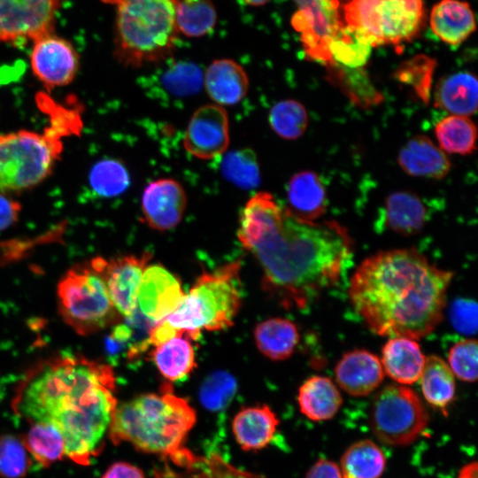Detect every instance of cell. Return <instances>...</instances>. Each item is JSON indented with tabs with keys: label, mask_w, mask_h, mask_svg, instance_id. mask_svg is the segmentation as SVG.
<instances>
[{
	"label": "cell",
	"mask_w": 478,
	"mask_h": 478,
	"mask_svg": "<svg viewBox=\"0 0 478 478\" xmlns=\"http://www.w3.org/2000/svg\"><path fill=\"white\" fill-rule=\"evenodd\" d=\"M237 237L258 262L263 289L286 309L305 308L334 286L353 247L336 221L300 220L270 197L247 201Z\"/></svg>",
	"instance_id": "6da1fadb"
},
{
	"label": "cell",
	"mask_w": 478,
	"mask_h": 478,
	"mask_svg": "<svg viewBox=\"0 0 478 478\" xmlns=\"http://www.w3.org/2000/svg\"><path fill=\"white\" fill-rule=\"evenodd\" d=\"M111 366L80 355L39 362L26 375L15 398L31 423L53 425L64 438L66 457L87 465L99 451L118 405Z\"/></svg>",
	"instance_id": "7a4b0ae2"
},
{
	"label": "cell",
	"mask_w": 478,
	"mask_h": 478,
	"mask_svg": "<svg viewBox=\"0 0 478 478\" xmlns=\"http://www.w3.org/2000/svg\"><path fill=\"white\" fill-rule=\"evenodd\" d=\"M452 276L413 249L381 251L358 266L349 296L374 333L417 340L442 320Z\"/></svg>",
	"instance_id": "3957f363"
},
{
	"label": "cell",
	"mask_w": 478,
	"mask_h": 478,
	"mask_svg": "<svg viewBox=\"0 0 478 478\" xmlns=\"http://www.w3.org/2000/svg\"><path fill=\"white\" fill-rule=\"evenodd\" d=\"M38 103L48 116L41 132L0 134V191L19 192L42 182L60 158L64 139L81 129V107L74 98L58 104L41 94Z\"/></svg>",
	"instance_id": "277c9868"
},
{
	"label": "cell",
	"mask_w": 478,
	"mask_h": 478,
	"mask_svg": "<svg viewBox=\"0 0 478 478\" xmlns=\"http://www.w3.org/2000/svg\"><path fill=\"white\" fill-rule=\"evenodd\" d=\"M196 420L189 403L166 387L161 394H142L117 405L108 434L114 443L124 442L143 452L172 455L181 450Z\"/></svg>",
	"instance_id": "5b68a950"
},
{
	"label": "cell",
	"mask_w": 478,
	"mask_h": 478,
	"mask_svg": "<svg viewBox=\"0 0 478 478\" xmlns=\"http://www.w3.org/2000/svg\"><path fill=\"white\" fill-rule=\"evenodd\" d=\"M115 7L114 56L127 67L166 60L178 37L179 0H102Z\"/></svg>",
	"instance_id": "8992f818"
},
{
	"label": "cell",
	"mask_w": 478,
	"mask_h": 478,
	"mask_svg": "<svg viewBox=\"0 0 478 478\" xmlns=\"http://www.w3.org/2000/svg\"><path fill=\"white\" fill-rule=\"evenodd\" d=\"M240 262L235 261L212 273H203L188 295L166 320L193 340L201 330L217 331L234 324L242 305Z\"/></svg>",
	"instance_id": "52a82bcc"
},
{
	"label": "cell",
	"mask_w": 478,
	"mask_h": 478,
	"mask_svg": "<svg viewBox=\"0 0 478 478\" xmlns=\"http://www.w3.org/2000/svg\"><path fill=\"white\" fill-rule=\"evenodd\" d=\"M63 320L80 335H89L120 322L105 284L90 264L74 266L57 286Z\"/></svg>",
	"instance_id": "ba28073f"
},
{
	"label": "cell",
	"mask_w": 478,
	"mask_h": 478,
	"mask_svg": "<svg viewBox=\"0 0 478 478\" xmlns=\"http://www.w3.org/2000/svg\"><path fill=\"white\" fill-rule=\"evenodd\" d=\"M343 14L345 25L363 34L374 47L397 46L420 34L424 0H349Z\"/></svg>",
	"instance_id": "9c48e42d"
},
{
	"label": "cell",
	"mask_w": 478,
	"mask_h": 478,
	"mask_svg": "<svg viewBox=\"0 0 478 478\" xmlns=\"http://www.w3.org/2000/svg\"><path fill=\"white\" fill-rule=\"evenodd\" d=\"M428 420L419 396L400 384L388 385L375 396L369 416L375 437L389 446L413 443L427 428Z\"/></svg>",
	"instance_id": "30bf717a"
},
{
	"label": "cell",
	"mask_w": 478,
	"mask_h": 478,
	"mask_svg": "<svg viewBox=\"0 0 478 478\" xmlns=\"http://www.w3.org/2000/svg\"><path fill=\"white\" fill-rule=\"evenodd\" d=\"M297 11L291 24L300 34L305 55L312 60L330 66L328 45L345 26L343 8L335 0H294Z\"/></svg>",
	"instance_id": "8fae6325"
},
{
	"label": "cell",
	"mask_w": 478,
	"mask_h": 478,
	"mask_svg": "<svg viewBox=\"0 0 478 478\" xmlns=\"http://www.w3.org/2000/svg\"><path fill=\"white\" fill-rule=\"evenodd\" d=\"M59 0H0V43L19 44L52 34Z\"/></svg>",
	"instance_id": "7c38bea8"
},
{
	"label": "cell",
	"mask_w": 478,
	"mask_h": 478,
	"mask_svg": "<svg viewBox=\"0 0 478 478\" xmlns=\"http://www.w3.org/2000/svg\"><path fill=\"white\" fill-rule=\"evenodd\" d=\"M150 258L145 252L110 259L96 258L89 263L103 279L116 310L127 319L136 312L140 283Z\"/></svg>",
	"instance_id": "4fadbf2b"
},
{
	"label": "cell",
	"mask_w": 478,
	"mask_h": 478,
	"mask_svg": "<svg viewBox=\"0 0 478 478\" xmlns=\"http://www.w3.org/2000/svg\"><path fill=\"white\" fill-rule=\"evenodd\" d=\"M33 42L30 66L35 78L47 89L72 83L80 68V57L73 45L53 33Z\"/></svg>",
	"instance_id": "5bb4252c"
},
{
	"label": "cell",
	"mask_w": 478,
	"mask_h": 478,
	"mask_svg": "<svg viewBox=\"0 0 478 478\" xmlns=\"http://www.w3.org/2000/svg\"><path fill=\"white\" fill-rule=\"evenodd\" d=\"M229 144L228 116L218 104L199 107L188 124L183 145L192 156L212 159L221 156Z\"/></svg>",
	"instance_id": "9a60e30c"
},
{
	"label": "cell",
	"mask_w": 478,
	"mask_h": 478,
	"mask_svg": "<svg viewBox=\"0 0 478 478\" xmlns=\"http://www.w3.org/2000/svg\"><path fill=\"white\" fill-rule=\"evenodd\" d=\"M184 297L180 281L163 266H146L137 295L143 316L157 324L175 311Z\"/></svg>",
	"instance_id": "2e32d148"
},
{
	"label": "cell",
	"mask_w": 478,
	"mask_h": 478,
	"mask_svg": "<svg viewBox=\"0 0 478 478\" xmlns=\"http://www.w3.org/2000/svg\"><path fill=\"white\" fill-rule=\"evenodd\" d=\"M187 206V195L181 184L172 178L150 181L142 196V212L146 224L158 231L175 227Z\"/></svg>",
	"instance_id": "e0dca14e"
},
{
	"label": "cell",
	"mask_w": 478,
	"mask_h": 478,
	"mask_svg": "<svg viewBox=\"0 0 478 478\" xmlns=\"http://www.w3.org/2000/svg\"><path fill=\"white\" fill-rule=\"evenodd\" d=\"M335 380L342 389L354 397L372 393L382 382L384 371L376 355L366 350L345 353L335 368Z\"/></svg>",
	"instance_id": "ac0fdd59"
},
{
	"label": "cell",
	"mask_w": 478,
	"mask_h": 478,
	"mask_svg": "<svg viewBox=\"0 0 478 478\" xmlns=\"http://www.w3.org/2000/svg\"><path fill=\"white\" fill-rule=\"evenodd\" d=\"M280 420L266 405L243 408L234 417L232 433L237 444L245 451L268 446L277 431Z\"/></svg>",
	"instance_id": "d6986e66"
},
{
	"label": "cell",
	"mask_w": 478,
	"mask_h": 478,
	"mask_svg": "<svg viewBox=\"0 0 478 478\" xmlns=\"http://www.w3.org/2000/svg\"><path fill=\"white\" fill-rule=\"evenodd\" d=\"M203 83L210 98L220 106L239 103L249 89L245 70L229 58L212 61L203 75Z\"/></svg>",
	"instance_id": "ffe728a7"
},
{
	"label": "cell",
	"mask_w": 478,
	"mask_h": 478,
	"mask_svg": "<svg viewBox=\"0 0 478 478\" xmlns=\"http://www.w3.org/2000/svg\"><path fill=\"white\" fill-rule=\"evenodd\" d=\"M426 358L416 340L396 336L382 349V366L389 377L401 385L416 382L422 373Z\"/></svg>",
	"instance_id": "44dd1931"
},
{
	"label": "cell",
	"mask_w": 478,
	"mask_h": 478,
	"mask_svg": "<svg viewBox=\"0 0 478 478\" xmlns=\"http://www.w3.org/2000/svg\"><path fill=\"white\" fill-rule=\"evenodd\" d=\"M398 163L410 175L431 179L443 178L451 168L443 151L425 135H416L407 141L400 149Z\"/></svg>",
	"instance_id": "7402d4cb"
},
{
	"label": "cell",
	"mask_w": 478,
	"mask_h": 478,
	"mask_svg": "<svg viewBox=\"0 0 478 478\" xmlns=\"http://www.w3.org/2000/svg\"><path fill=\"white\" fill-rule=\"evenodd\" d=\"M430 27L441 41L458 45L475 30L474 14L466 2L441 0L431 10Z\"/></svg>",
	"instance_id": "603a6c76"
},
{
	"label": "cell",
	"mask_w": 478,
	"mask_h": 478,
	"mask_svg": "<svg viewBox=\"0 0 478 478\" xmlns=\"http://www.w3.org/2000/svg\"><path fill=\"white\" fill-rule=\"evenodd\" d=\"M299 410L312 421L332 419L343 404L341 393L328 377L314 375L305 380L298 389Z\"/></svg>",
	"instance_id": "cb8c5ba5"
},
{
	"label": "cell",
	"mask_w": 478,
	"mask_h": 478,
	"mask_svg": "<svg viewBox=\"0 0 478 478\" xmlns=\"http://www.w3.org/2000/svg\"><path fill=\"white\" fill-rule=\"evenodd\" d=\"M289 212L295 217L313 221L326 211V191L319 176L303 171L291 177L287 187Z\"/></svg>",
	"instance_id": "d4e9b609"
},
{
	"label": "cell",
	"mask_w": 478,
	"mask_h": 478,
	"mask_svg": "<svg viewBox=\"0 0 478 478\" xmlns=\"http://www.w3.org/2000/svg\"><path fill=\"white\" fill-rule=\"evenodd\" d=\"M428 219V210L422 199L410 191H397L385 202L383 221L386 227L403 235L422 230Z\"/></svg>",
	"instance_id": "484cf974"
},
{
	"label": "cell",
	"mask_w": 478,
	"mask_h": 478,
	"mask_svg": "<svg viewBox=\"0 0 478 478\" xmlns=\"http://www.w3.org/2000/svg\"><path fill=\"white\" fill-rule=\"evenodd\" d=\"M438 107L458 116H469L477 109L478 84L474 74L459 72L439 81L436 91Z\"/></svg>",
	"instance_id": "4316f807"
},
{
	"label": "cell",
	"mask_w": 478,
	"mask_h": 478,
	"mask_svg": "<svg viewBox=\"0 0 478 478\" xmlns=\"http://www.w3.org/2000/svg\"><path fill=\"white\" fill-rule=\"evenodd\" d=\"M253 334L258 351L272 360L289 358L299 342L297 326L283 318L262 321L255 327Z\"/></svg>",
	"instance_id": "83f0119b"
},
{
	"label": "cell",
	"mask_w": 478,
	"mask_h": 478,
	"mask_svg": "<svg viewBox=\"0 0 478 478\" xmlns=\"http://www.w3.org/2000/svg\"><path fill=\"white\" fill-rule=\"evenodd\" d=\"M419 380L427 402L447 415V409L454 401L456 394L455 378L449 365L440 357L431 355L426 358Z\"/></svg>",
	"instance_id": "f1b7e54d"
},
{
	"label": "cell",
	"mask_w": 478,
	"mask_h": 478,
	"mask_svg": "<svg viewBox=\"0 0 478 478\" xmlns=\"http://www.w3.org/2000/svg\"><path fill=\"white\" fill-rule=\"evenodd\" d=\"M189 340L182 334L155 346L152 360L166 380L181 381L197 367L195 351Z\"/></svg>",
	"instance_id": "f546056e"
},
{
	"label": "cell",
	"mask_w": 478,
	"mask_h": 478,
	"mask_svg": "<svg viewBox=\"0 0 478 478\" xmlns=\"http://www.w3.org/2000/svg\"><path fill=\"white\" fill-rule=\"evenodd\" d=\"M386 466V457L372 440L363 439L351 444L340 460L343 478H380Z\"/></svg>",
	"instance_id": "4dcf8cb0"
},
{
	"label": "cell",
	"mask_w": 478,
	"mask_h": 478,
	"mask_svg": "<svg viewBox=\"0 0 478 478\" xmlns=\"http://www.w3.org/2000/svg\"><path fill=\"white\" fill-rule=\"evenodd\" d=\"M373 48L371 42L363 34L345 25L329 42L330 66L362 68Z\"/></svg>",
	"instance_id": "1f68e13d"
},
{
	"label": "cell",
	"mask_w": 478,
	"mask_h": 478,
	"mask_svg": "<svg viewBox=\"0 0 478 478\" xmlns=\"http://www.w3.org/2000/svg\"><path fill=\"white\" fill-rule=\"evenodd\" d=\"M22 443L29 455L44 467L66 456L62 435L49 423L33 422Z\"/></svg>",
	"instance_id": "d6a6232c"
},
{
	"label": "cell",
	"mask_w": 478,
	"mask_h": 478,
	"mask_svg": "<svg viewBox=\"0 0 478 478\" xmlns=\"http://www.w3.org/2000/svg\"><path fill=\"white\" fill-rule=\"evenodd\" d=\"M175 19L179 33L200 37L214 28L217 11L212 0H179Z\"/></svg>",
	"instance_id": "836d02e7"
},
{
	"label": "cell",
	"mask_w": 478,
	"mask_h": 478,
	"mask_svg": "<svg viewBox=\"0 0 478 478\" xmlns=\"http://www.w3.org/2000/svg\"><path fill=\"white\" fill-rule=\"evenodd\" d=\"M435 131L443 150L466 155L475 149L476 127L465 116H448L436 124Z\"/></svg>",
	"instance_id": "e575fe53"
},
{
	"label": "cell",
	"mask_w": 478,
	"mask_h": 478,
	"mask_svg": "<svg viewBox=\"0 0 478 478\" xmlns=\"http://www.w3.org/2000/svg\"><path fill=\"white\" fill-rule=\"evenodd\" d=\"M92 190L98 196L112 197L122 194L130 184V176L124 164L113 158L96 162L89 177Z\"/></svg>",
	"instance_id": "d590c367"
},
{
	"label": "cell",
	"mask_w": 478,
	"mask_h": 478,
	"mask_svg": "<svg viewBox=\"0 0 478 478\" xmlns=\"http://www.w3.org/2000/svg\"><path fill=\"white\" fill-rule=\"evenodd\" d=\"M221 172L227 181L243 189H254L260 182L258 162L251 149L236 150L225 155Z\"/></svg>",
	"instance_id": "8d00e7d4"
},
{
	"label": "cell",
	"mask_w": 478,
	"mask_h": 478,
	"mask_svg": "<svg viewBox=\"0 0 478 478\" xmlns=\"http://www.w3.org/2000/svg\"><path fill=\"white\" fill-rule=\"evenodd\" d=\"M268 120L274 133L288 140L300 137L308 125L305 108L292 99L276 103L269 112Z\"/></svg>",
	"instance_id": "74e56055"
},
{
	"label": "cell",
	"mask_w": 478,
	"mask_h": 478,
	"mask_svg": "<svg viewBox=\"0 0 478 478\" xmlns=\"http://www.w3.org/2000/svg\"><path fill=\"white\" fill-rule=\"evenodd\" d=\"M330 79L359 104H373L379 102V93L361 68L351 69L339 66H328Z\"/></svg>",
	"instance_id": "f35d334b"
},
{
	"label": "cell",
	"mask_w": 478,
	"mask_h": 478,
	"mask_svg": "<svg viewBox=\"0 0 478 478\" xmlns=\"http://www.w3.org/2000/svg\"><path fill=\"white\" fill-rule=\"evenodd\" d=\"M436 60L426 56L417 55L404 62L395 73V77L414 89L424 102L429 99L432 77Z\"/></svg>",
	"instance_id": "ab89813d"
},
{
	"label": "cell",
	"mask_w": 478,
	"mask_h": 478,
	"mask_svg": "<svg viewBox=\"0 0 478 478\" xmlns=\"http://www.w3.org/2000/svg\"><path fill=\"white\" fill-rule=\"evenodd\" d=\"M237 389V383L233 375L225 371H217L209 374L199 389V401L210 411H220L232 400Z\"/></svg>",
	"instance_id": "60d3db41"
},
{
	"label": "cell",
	"mask_w": 478,
	"mask_h": 478,
	"mask_svg": "<svg viewBox=\"0 0 478 478\" xmlns=\"http://www.w3.org/2000/svg\"><path fill=\"white\" fill-rule=\"evenodd\" d=\"M29 453L22 440L7 435L0 437V476L22 478L30 467Z\"/></svg>",
	"instance_id": "b9f144b4"
},
{
	"label": "cell",
	"mask_w": 478,
	"mask_h": 478,
	"mask_svg": "<svg viewBox=\"0 0 478 478\" xmlns=\"http://www.w3.org/2000/svg\"><path fill=\"white\" fill-rule=\"evenodd\" d=\"M203 75L197 65L190 62H179L171 66L164 73L162 84L173 96H189L199 90L203 83Z\"/></svg>",
	"instance_id": "7bdbcfd3"
},
{
	"label": "cell",
	"mask_w": 478,
	"mask_h": 478,
	"mask_svg": "<svg viewBox=\"0 0 478 478\" xmlns=\"http://www.w3.org/2000/svg\"><path fill=\"white\" fill-rule=\"evenodd\" d=\"M477 342L466 339L454 344L448 356L449 366L459 380L473 382L477 379Z\"/></svg>",
	"instance_id": "ee69618b"
},
{
	"label": "cell",
	"mask_w": 478,
	"mask_h": 478,
	"mask_svg": "<svg viewBox=\"0 0 478 478\" xmlns=\"http://www.w3.org/2000/svg\"><path fill=\"white\" fill-rule=\"evenodd\" d=\"M450 320L452 327L464 335H474L477 329V305L470 299L458 298L450 309Z\"/></svg>",
	"instance_id": "f6af8a7d"
},
{
	"label": "cell",
	"mask_w": 478,
	"mask_h": 478,
	"mask_svg": "<svg viewBox=\"0 0 478 478\" xmlns=\"http://www.w3.org/2000/svg\"><path fill=\"white\" fill-rule=\"evenodd\" d=\"M21 204L8 193L0 191V232L14 225L19 217Z\"/></svg>",
	"instance_id": "bcb514c9"
},
{
	"label": "cell",
	"mask_w": 478,
	"mask_h": 478,
	"mask_svg": "<svg viewBox=\"0 0 478 478\" xmlns=\"http://www.w3.org/2000/svg\"><path fill=\"white\" fill-rule=\"evenodd\" d=\"M182 334L185 335L172 327L165 319L151 327L149 331L147 343L148 345L158 346Z\"/></svg>",
	"instance_id": "7dc6e473"
},
{
	"label": "cell",
	"mask_w": 478,
	"mask_h": 478,
	"mask_svg": "<svg viewBox=\"0 0 478 478\" xmlns=\"http://www.w3.org/2000/svg\"><path fill=\"white\" fill-rule=\"evenodd\" d=\"M101 478H146L143 471L128 462L119 461L112 464Z\"/></svg>",
	"instance_id": "c3c4849f"
},
{
	"label": "cell",
	"mask_w": 478,
	"mask_h": 478,
	"mask_svg": "<svg viewBox=\"0 0 478 478\" xmlns=\"http://www.w3.org/2000/svg\"><path fill=\"white\" fill-rule=\"evenodd\" d=\"M305 478H343L339 466L327 459H318L307 471Z\"/></svg>",
	"instance_id": "681fc988"
},
{
	"label": "cell",
	"mask_w": 478,
	"mask_h": 478,
	"mask_svg": "<svg viewBox=\"0 0 478 478\" xmlns=\"http://www.w3.org/2000/svg\"><path fill=\"white\" fill-rule=\"evenodd\" d=\"M478 465L476 461H472L461 467L458 478H477Z\"/></svg>",
	"instance_id": "f907efd6"
},
{
	"label": "cell",
	"mask_w": 478,
	"mask_h": 478,
	"mask_svg": "<svg viewBox=\"0 0 478 478\" xmlns=\"http://www.w3.org/2000/svg\"><path fill=\"white\" fill-rule=\"evenodd\" d=\"M247 4L251 6H261L267 4L270 0H243Z\"/></svg>",
	"instance_id": "816d5d0a"
},
{
	"label": "cell",
	"mask_w": 478,
	"mask_h": 478,
	"mask_svg": "<svg viewBox=\"0 0 478 478\" xmlns=\"http://www.w3.org/2000/svg\"><path fill=\"white\" fill-rule=\"evenodd\" d=\"M335 2L339 3L341 5L344 6V4L349 1V0H335Z\"/></svg>",
	"instance_id": "f5cc1de1"
}]
</instances>
